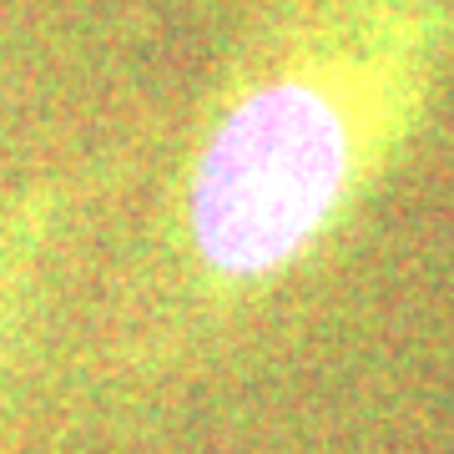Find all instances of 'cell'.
Returning <instances> with one entry per match:
<instances>
[{
    "label": "cell",
    "instance_id": "6da1fadb",
    "mask_svg": "<svg viewBox=\"0 0 454 454\" xmlns=\"http://www.w3.org/2000/svg\"><path fill=\"white\" fill-rule=\"evenodd\" d=\"M450 71L454 0H262L131 268L121 373L167 384L243 333L389 182Z\"/></svg>",
    "mask_w": 454,
    "mask_h": 454
},
{
    "label": "cell",
    "instance_id": "7a4b0ae2",
    "mask_svg": "<svg viewBox=\"0 0 454 454\" xmlns=\"http://www.w3.org/2000/svg\"><path fill=\"white\" fill-rule=\"evenodd\" d=\"M66 212H71L66 182H31L20 192L0 197V364L31 309L41 268L66 227Z\"/></svg>",
    "mask_w": 454,
    "mask_h": 454
}]
</instances>
